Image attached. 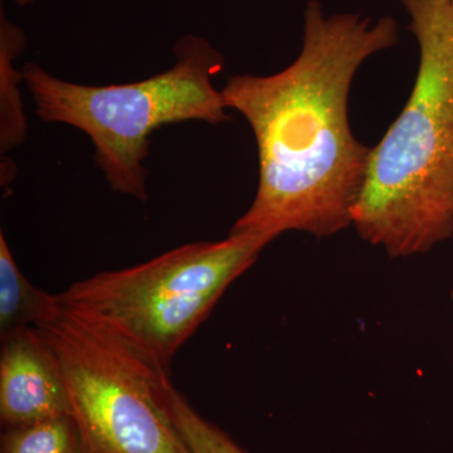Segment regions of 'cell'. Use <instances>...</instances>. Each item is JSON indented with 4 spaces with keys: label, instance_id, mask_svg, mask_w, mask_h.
Listing matches in <instances>:
<instances>
[{
    "label": "cell",
    "instance_id": "6da1fadb",
    "mask_svg": "<svg viewBox=\"0 0 453 453\" xmlns=\"http://www.w3.org/2000/svg\"><path fill=\"white\" fill-rule=\"evenodd\" d=\"M396 42L392 17H326L321 3L310 0L303 49L288 67L228 80L226 105L251 127L259 163L255 199L229 234L324 238L353 226L371 149L351 133L349 94L366 59Z\"/></svg>",
    "mask_w": 453,
    "mask_h": 453
},
{
    "label": "cell",
    "instance_id": "7a4b0ae2",
    "mask_svg": "<svg viewBox=\"0 0 453 453\" xmlns=\"http://www.w3.org/2000/svg\"><path fill=\"white\" fill-rule=\"evenodd\" d=\"M419 47L407 104L369 153L353 226L393 258L453 237V5L401 0Z\"/></svg>",
    "mask_w": 453,
    "mask_h": 453
},
{
    "label": "cell",
    "instance_id": "3957f363",
    "mask_svg": "<svg viewBox=\"0 0 453 453\" xmlns=\"http://www.w3.org/2000/svg\"><path fill=\"white\" fill-rule=\"evenodd\" d=\"M173 50L175 64L169 70L124 85L64 81L35 64L23 70L38 118L83 131L110 187L140 202L148 201L144 162L155 130L175 122L231 120L222 91L213 86V77L223 68L219 50L190 35L178 40Z\"/></svg>",
    "mask_w": 453,
    "mask_h": 453
},
{
    "label": "cell",
    "instance_id": "277c9868",
    "mask_svg": "<svg viewBox=\"0 0 453 453\" xmlns=\"http://www.w3.org/2000/svg\"><path fill=\"white\" fill-rule=\"evenodd\" d=\"M271 242L266 235L229 234L222 241L184 244L138 266L74 282L56 297L169 371L226 288Z\"/></svg>",
    "mask_w": 453,
    "mask_h": 453
},
{
    "label": "cell",
    "instance_id": "5b68a950",
    "mask_svg": "<svg viewBox=\"0 0 453 453\" xmlns=\"http://www.w3.org/2000/svg\"><path fill=\"white\" fill-rule=\"evenodd\" d=\"M35 327L61 369L88 453H190L157 398L166 369L59 303Z\"/></svg>",
    "mask_w": 453,
    "mask_h": 453
},
{
    "label": "cell",
    "instance_id": "8992f818",
    "mask_svg": "<svg viewBox=\"0 0 453 453\" xmlns=\"http://www.w3.org/2000/svg\"><path fill=\"white\" fill-rule=\"evenodd\" d=\"M67 416L73 417L70 395L52 349L40 330L28 327L2 339V427H22Z\"/></svg>",
    "mask_w": 453,
    "mask_h": 453
},
{
    "label": "cell",
    "instance_id": "52a82bcc",
    "mask_svg": "<svg viewBox=\"0 0 453 453\" xmlns=\"http://www.w3.org/2000/svg\"><path fill=\"white\" fill-rule=\"evenodd\" d=\"M57 306L56 295L40 290L26 279L0 232V340L37 326Z\"/></svg>",
    "mask_w": 453,
    "mask_h": 453
},
{
    "label": "cell",
    "instance_id": "ba28073f",
    "mask_svg": "<svg viewBox=\"0 0 453 453\" xmlns=\"http://www.w3.org/2000/svg\"><path fill=\"white\" fill-rule=\"evenodd\" d=\"M26 35L19 27L9 22L4 13L0 18V149L8 153L22 144L28 131L23 111L19 83L23 71L13 65L14 59L23 52Z\"/></svg>",
    "mask_w": 453,
    "mask_h": 453
},
{
    "label": "cell",
    "instance_id": "9c48e42d",
    "mask_svg": "<svg viewBox=\"0 0 453 453\" xmlns=\"http://www.w3.org/2000/svg\"><path fill=\"white\" fill-rule=\"evenodd\" d=\"M157 393L164 412L190 453H249L175 389L169 372H162L157 377Z\"/></svg>",
    "mask_w": 453,
    "mask_h": 453
},
{
    "label": "cell",
    "instance_id": "30bf717a",
    "mask_svg": "<svg viewBox=\"0 0 453 453\" xmlns=\"http://www.w3.org/2000/svg\"><path fill=\"white\" fill-rule=\"evenodd\" d=\"M0 453H88L73 417H59L22 427L7 428Z\"/></svg>",
    "mask_w": 453,
    "mask_h": 453
},
{
    "label": "cell",
    "instance_id": "8fae6325",
    "mask_svg": "<svg viewBox=\"0 0 453 453\" xmlns=\"http://www.w3.org/2000/svg\"><path fill=\"white\" fill-rule=\"evenodd\" d=\"M14 3H17L20 7H26V5L31 4L33 0H13Z\"/></svg>",
    "mask_w": 453,
    "mask_h": 453
},
{
    "label": "cell",
    "instance_id": "7c38bea8",
    "mask_svg": "<svg viewBox=\"0 0 453 453\" xmlns=\"http://www.w3.org/2000/svg\"><path fill=\"white\" fill-rule=\"evenodd\" d=\"M449 297H451V301L453 303V288H452L451 292H449Z\"/></svg>",
    "mask_w": 453,
    "mask_h": 453
},
{
    "label": "cell",
    "instance_id": "4fadbf2b",
    "mask_svg": "<svg viewBox=\"0 0 453 453\" xmlns=\"http://www.w3.org/2000/svg\"><path fill=\"white\" fill-rule=\"evenodd\" d=\"M449 2H451V3H452V5H453V0H449Z\"/></svg>",
    "mask_w": 453,
    "mask_h": 453
}]
</instances>
